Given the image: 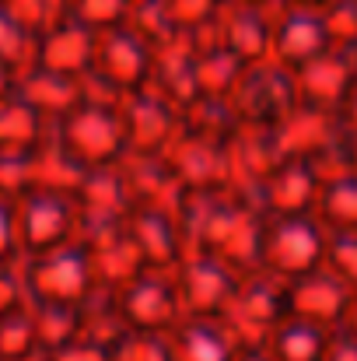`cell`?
Here are the masks:
<instances>
[{
    "mask_svg": "<svg viewBox=\"0 0 357 361\" xmlns=\"http://www.w3.org/2000/svg\"><path fill=\"white\" fill-rule=\"evenodd\" d=\"M25 39H28V25L0 4V63L18 60L25 53Z\"/></svg>",
    "mask_w": 357,
    "mask_h": 361,
    "instance_id": "1",
    "label": "cell"
},
{
    "mask_svg": "<svg viewBox=\"0 0 357 361\" xmlns=\"http://www.w3.org/2000/svg\"><path fill=\"white\" fill-rule=\"evenodd\" d=\"M301 4H326V0H301Z\"/></svg>",
    "mask_w": 357,
    "mask_h": 361,
    "instance_id": "3",
    "label": "cell"
},
{
    "mask_svg": "<svg viewBox=\"0 0 357 361\" xmlns=\"http://www.w3.org/2000/svg\"><path fill=\"white\" fill-rule=\"evenodd\" d=\"M0 4H4L11 14H18V18H21L28 28H35V25H46V21H53L67 0H0Z\"/></svg>",
    "mask_w": 357,
    "mask_h": 361,
    "instance_id": "2",
    "label": "cell"
}]
</instances>
